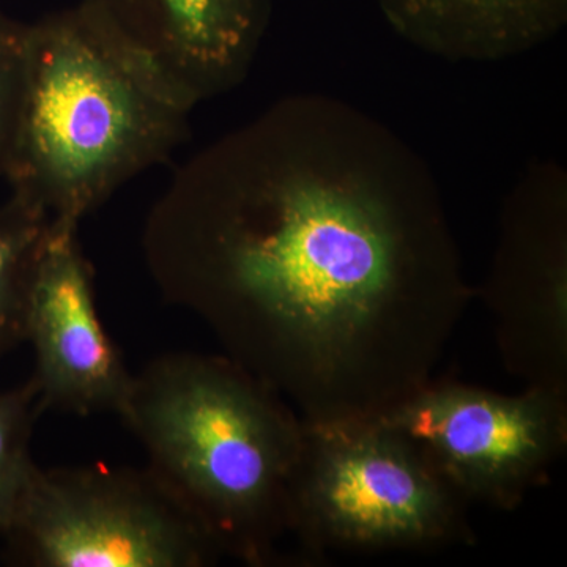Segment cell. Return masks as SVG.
Wrapping results in <instances>:
<instances>
[{"label":"cell","instance_id":"obj_1","mask_svg":"<svg viewBox=\"0 0 567 567\" xmlns=\"http://www.w3.org/2000/svg\"><path fill=\"white\" fill-rule=\"evenodd\" d=\"M142 254L164 300L311 423L375 420L434 379L473 297L421 156L317 93L186 159Z\"/></svg>","mask_w":567,"mask_h":567},{"label":"cell","instance_id":"obj_2","mask_svg":"<svg viewBox=\"0 0 567 567\" xmlns=\"http://www.w3.org/2000/svg\"><path fill=\"white\" fill-rule=\"evenodd\" d=\"M194 104L84 3L25 22L6 183L51 224L82 219L166 163Z\"/></svg>","mask_w":567,"mask_h":567},{"label":"cell","instance_id":"obj_3","mask_svg":"<svg viewBox=\"0 0 567 567\" xmlns=\"http://www.w3.org/2000/svg\"><path fill=\"white\" fill-rule=\"evenodd\" d=\"M121 417L219 554L282 561L305 421L278 391L226 354H166L134 374Z\"/></svg>","mask_w":567,"mask_h":567},{"label":"cell","instance_id":"obj_4","mask_svg":"<svg viewBox=\"0 0 567 567\" xmlns=\"http://www.w3.org/2000/svg\"><path fill=\"white\" fill-rule=\"evenodd\" d=\"M470 506L423 446L380 417L305 421L289 495L305 561L473 546Z\"/></svg>","mask_w":567,"mask_h":567},{"label":"cell","instance_id":"obj_5","mask_svg":"<svg viewBox=\"0 0 567 567\" xmlns=\"http://www.w3.org/2000/svg\"><path fill=\"white\" fill-rule=\"evenodd\" d=\"M33 567H203L221 557L147 468L37 466L9 528Z\"/></svg>","mask_w":567,"mask_h":567},{"label":"cell","instance_id":"obj_6","mask_svg":"<svg viewBox=\"0 0 567 567\" xmlns=\"http://www.w3.org/2000/svg\"><path fill=\"white\" fill-rule=\"evenodd\" d=\"M380 420L427 451L470 503L514 511L567 450V395L429 380Z\"/></svg>","mask_w":567,"mask_h":567},{"label":"cell","instance_id":"obj_7","mask_svg":"<svg viewBox=\"0 0 567 567\" xmlns=\"http://www.w3.org/2000/svg\"><path fill=\"white\" fill-rule=\"evenodd\" d=\"M483 300L507 374L567 395V194L558 167H536L507 199Z\"/></svg>","mask_w":567,"mask_h":567},{"label":"cell","instance_id":"obj_8","mask_svg":"<svg viewBox=\"0 0 567 567\" xmlns=\"http://www.w3.org/2000/svg\"><path fill=\"white\" fill-rule=\"evenodd\" d=\"M25 341L35 354L31 382L43 410L122 415L134 374L100 319L76 227L51 224L29 290Z\"/></svg>","mask_w":567,"mask_h":567},{"label":"cell","instance_id":"obj_9","mask_svg":"<svg viewBox=\"0 0 567 567\" xmlns=\"http://www.w3.org/2000/svg\"><path fill=\"white\" fill-rule=\"evenodd\" d=\"M194 104L248 76L274 0H81Z\"/></svg>","mask_w":567,"mask_h":567},{"label":"cell","instance_id":"obj_10","mask_svg":"<svg viewBox=\"0 0 567 567\" xmlns=\"http://www.w3.org/2000/svg\"><path fill=\"white\" fill-rule=\"evenodd\" d=\"M402 39L451 62L524 54L561 31L567 0H377Z\"/></svg>","mask_w":567,"mask_h":567},{"label":"cell","instance_id":"obj_11","mask_svg":"<svg viewBox=\"0 0 567 567\" xmlns=\"http://www.w3.org/2000/svg\"><path fill=\"white\" fill-rule=\"evenodd\" d=\"M50 227L17 197L0 200V357L25 341L29 290Z\"/></svg>","mask_w":567,"mask_h":567},{"label":"cell","instance_id":"obj_12","mask_svg":"<svg viewBox=\"0 0 567 567\" xmlns=\"http://www.w3.org/2000/svg\"><path fill=\"white\" fill-rule=\"evenodd\" d=\"M43 412L35 386L0 391V535L9 528L35 472L31 453L33 424Z\"/></svg>","mask_w":567,"mask_h":567},{"label":"cell","instance_id":"obj_13","mask_svg":"<svg viewBox=\"0 0 567 567\" xmlns=\"http://www.w3.org/2000/svg\"><path fill=\"white\" fill-rule=\"evenodd\" d=\"M25 22L0 9V182L6 177L11 136L20 103Z\"/></svg>","mask_w":567,"mask_h":567}]
</instances>
